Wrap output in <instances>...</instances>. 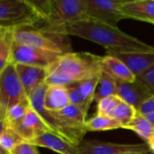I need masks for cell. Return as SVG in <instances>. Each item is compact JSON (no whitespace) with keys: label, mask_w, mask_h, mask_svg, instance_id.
I'll return each instance as SVG.
<instances>
[{"label":"cell","mask_w":154,"mask_h":154,"mask_svg":"<svg viewBox=\"0 0 154 154\" xmlns=\"http://www.w3.org/2000/svg\"><path fill=\"white\" fill-rule=\"evenodd\" d=\"M121 102V99L118 96L114 95L107 97H105L97 102V115L109 116L112 117L113 113L115 112L116 108Z\"/></svg>","instance_id":"cell-27"},{"label":"cell","mask_w":154,"mask_h":154,"mask_svg":"<svg viewBox=\"0 0 154 154\" xmlns=\"http://www.w3.org/2000/svg\"><path fill=\"white\" fill-rule=\"evenodd\" d=\"M152 94L137 79L134 82H119L117 81L116 96L120 99L138 110L140 106Z\"/></svg>","instance_id":"cell-13"},{"label":"cell","mask_w":154,"mask_h":154,"mask_svg":"<svg viewBox=\"0 0 154 154\" xmlns=\"http://www.w3.org/2000/svg\"><path fill=\"white\" fill-rule=\"evenodd\" d=\"M54 31L68 36H77L91 41L103 46L106 52L154 51L153 46L126 34L118 27H113L91 19L69 23L54 29Z\"/></svg>","instance_id":"cell-1"},{"label":"cell","mask_w":154,"mask_h":154,"mask_svg":"<svg viewBox=\"0 0 154 154\" xmlns=\"http://www.w3.org/2000/svg\"><path fill=\"white\" fill-rule=\"evenodd\" d=\"M127 130H131L137 134L143 140L147 143L150 138L154 134L153 125L150 123V121L143 115L138 113L133 122L125 127Z\"/></svg>","instance_id":"cell-25"},{"label":"cell","mask_w":154,"mask_h":154,"mask_svg":"<svg viewBox=\"0 0 154 154\" xmlns=\"http://www.w3.org/2000/svg\"><path fill=\"white\" fill-rule=\"evenodd\" d=\"M101 74L102 73L97 75L96 77H94L92 79L75 83L78 88V90L79 92L81 100H82V104H83L82 110L87 115H88V108H89L91 103L94 101L96 90H97L100 77H101Z\"/></svg>","instance_id":"cell-21"},{"label":"cell","mask_w":154,"mask_h":154,"mask_svg":"<svg viewBox=\"0 0 154 154\" xmlns=\"http://www.w3.org/2000/svg\"><path fill=\"white\" fill-rule=\"evenodd\" d=\"M150 150L145 143L122 144L99 141H83L79 146V154H122L128 152Z\"/></svg>","instance_id":"cell-10"},{"label":"cell","mask_w":154,"mask_h":154,"mask_svg":"<svg viewBox=\"0 0 154 154\" xmlns=\"http://www.w3.org/2000/svg\"><path fill=\"white\" fill-rule=\"evenodd\" d=\"M55 120L56 134L66 139L75 146L83 142L88 133L86 129L87 114L72 104L59 112H51Z\"/></svg>","instance_id":"cell-5"},{"label":"cell","mask_w":154,"mask_h":154,"mask_svg":"<svg viewBox=\"0 0 154 154\" xmlns=\"http://www.w3.org/2000/svg\"><path fill=\"white\" fill-rule=\"evenodd\" d=\"M0 154H12V153H10V152H5V153H0Z\"/></svg>","instance_id":"cell-34"},{"label":"cell","mask_w":154,"mask_h":154,"mask_svg":"<svg viewBox=\"0 0 154 154\" xmlns=\"http://www.w3.org/2000/svg\"><path fill=\"white\" fill-rule=\"evenodd\" d=\"M149 121H150V123L153 125L154 127V113H152V114H151V115H148V116H145Z\"/></svg>","instance_id":"cell-33"},{"label":"cell","mask_w":154,"mask_h":154,"mask_svg":"<svg viewBox=\"0 0 154 154\" xmlns=\"http://www.w3.org/2000/svg\"><path fill=\"white\" fill-rule=\"evenodd\" d=\"M103 57L90 52H69L59 57L47 68L45 83L69 87L102 73Z\"/></svg>","instance_id":"cell-2"},{"label":"cell","mask_w":154,"mask_h":154,"mask_svg":"<svg viewBox=\"0 0 154 154\" xmlns=\"http://www.w3.org/2000/svg\"><path fill=\"white\" fill-rule=\"evenodd\" d=\"M70 105L67 87L49 86L45 94L44 106L50 112H59Z\"/></svg>","instance_id":"cell-18"},{"label":"cell","mask_w":154,"mask_h":154,"mask_svg":"<svg viewBox=\"0 0 154 154\" xmlns=\"http://www.w3.org/2000/svg\"><path fill=\"white\" fill-rule=\"evenodd\" d=\"M138 113L141 115L146 116L148 115H151L154 113V95H152L150 97H148L138 108Z\"/></svg>","instance_id":"cell-30"},{"label":"cell","mask_w":154,"mask_h":154,"mask_svg":"<svg viewBox=\"0 0 154 154\" xmlns=\"http://www.w3.org/2000/svg\"><path fill=\"white\" fill-rule=\"evenodd\" d=\"M125 0H85L86 14L88 19L117 27L119 21L127 17L121 6Z\"/></svg>","instance_id":"cell-8"},{"label":"cell","mask_w":154,"mask_h":154,"mask_svg":"<svg viewBox=\"0 0 154 154\" xmlns=\"http://www.w3.org/2000/svg\"><path fill=\"white\" fill-rule=\"evenodd\" d=\"M32 107L29 98H26L8 109L5 116L0 121H5L13 129L15 128L25 117L29 109Z\"/></svg>","instance_id":"cell-22"},{"label":"cell","mask_w":154,"mask_h":154,"mask_svg":"<svg viewBox=\"0 0 154 154\" xmlns=\"http://www.w3.org/2000/svg\"><path fill=\"white\" fill-rule=\"evenodd\" d=\"M14 130L28 143L39 137L45 132H51L45 121L32 107L29 109L23 120L14 128Z\"/></svg>","instance_id":"cell-12"},{"label":"cell","mask_w":154,"mask_h":154,"mask_svg":"<svg viewBox=\"0 0 154 154\" xmlns=\"http://www.w3.org/2000/svg\"><path fill=\"white\" fill-rule=\"evenodd\" d=\"M102 69L119 82H134L137 79L121 60L111 55L103 56Z\"/></svg>","instance_id":"cell-17"},{"label":"cell","mask_w":154,"mask_h":154,"mask_svg":"<svg viewBox=\"0 0 154 154\" xmlns=\"http://www.w3.org/2000/svg\"><path fill=\"white\" fill-rule=\"evenodd\" d=\"M42 21V16L32 1H0V27L17 28L25 25H35Z\"/></svg>","instance_id":"cell-6"},{"label":"cell","mask_w":154,"mask_h":154,"mask_svg":"<svg viewBox=\"0 0 154 154\" xmlns=\"http://www.w3.org/2000/svg\"><path fill=\"white\" fill-rule=\"evenodd\" d=\"M146 144L149 146L150 151H152L154 153V134L150 138V140L146 143Z\"/></svg>","instance_id":"cell-31"},{"label":"cell","mask_w":154,"mask_h":154,"mask_svg":"<svg viewBox=\"0 0 154 154\" xmlns=\"http://www.w3.org/2000/svg\"><path fill=\"white\" fill-rule=\"evenodd\" d=\"M60 54L46 51L38 48L20 43L14 41L12 50L11 62L14 64H23L48 68Z\"/></svg>","instance_id":"cell-9"},{"label":"cell","mask_w":154,"mask_h":154,"mask_svg":"<svg viewBox=\"0 0 154 154\" xmlns=\"http://www.w3.org/2000/svg\"><path fill=\"white\" fill-rule=\"evenodd\" d=\"M123 128L122 125L113 117L97 115L86 122L88 132H102Z\"/></svg>","instance_id":"cell-23"},{"label":"cell","mask_w":154,"mask_h":154,"mask_svg":"<svg viewBox=\"0 0 154 154\" xmlns=\"http://www.w3.org/2000/svg\"><path fill=\"white\" fill-rule=\"evenodd\" d=\"M30 143L50 149L60 154H79L78 146L73 145L66 139L51 132H45L39 137L31 141Z\"/></svg>","instance_id":"cell-15"},{"label":"cell","mask_w":154,"mask_h":154,"mask_svg":"<svg viewBox=\"0 0 154 154\" xmlns=\"http://www.w3.org/2000/svg\"><path fill=\"white\" fill-rule=\"evenodd\" d=\"M15 69L18 74L19 79L23 85V88L27 95H29L40 85L43 84L48 76L47 68L23 65V64H14Z\"/></svg>","instance_id":"cell-14"},{"label":"cell","mask_w":154,"mask_h":154,"mask_svg":"<svg viewBox=\"0 0 154 154\" xmlns=\"http://www.w3.org/2000/svg\"><path fill=\"white\" fill-rule=\"evenodd\" d=\"M42 16L40 23L50 29L88 19L85 0H37L32 1Z\"/></svg>","instance_id":"cell-3"},{"label":"cell","mask_w":154,"mask_h":154,"mask_svg":"<svg viewBox=\"0 0 154 154\" xmlns=\"http://www.w3.org/2000/svg\"><path fill=\"white\" fill-rule=\"evenodd\" d=\"M137 114L138 111L135 107L121 100L113 113L112 117L122 125L123 129H125V127L133 122Z\"/></svg>","instance_id":"cell-26"},{"label":"cell","mask_w":154,"mask_h":154,"mask_svg":"<svg viewBox=\"0 0 154 154\" xmlns=\"http://www.w3.org/2000/svg\"><path fill=\"white\" fill-rule=\"evenodd\" d=\"M14 41L60 55L72 52L68 35L51 30L42 23L14 28Z\"/></svg>","instance_id":"cell-4"},{"label":"cell","mask_w":154,"mask_h":154,"mask_svg":"<svg viewBox=\"0 0 154 154\" xmlns=\"http://www.w3.org/2000/svg\"><path fill=\"white\" fill-rule=\"evenodd\" d=\"M121 60L136 76H142L154 66V51L149 52H106Z\"/></svg>","instance_id":"cell-11"},{"label":"cell","mask_w":154,"mask_h":154,"mask_svg":"<svg viewBox=\"0 0 154 154\" xmlns=\"http://www.w3.org/2000/svg\"><path fill=\"white\" fill-rule=\"evenodd\" d=\"M1 123L0 134V153L10 152L19 144L25 142V140L12 127H10L5 121Z\"/></svg>","instance_id":"cell-20"},{"label":"cell","mask_w":154,"mask_h":154,"mask_svg":"<svg viewBox=\"0 0 154 154\" xmlns=\"http://www.w3.org/2000/svg\"><path fill=\"white\" fill-rule=\"evenodd\" d=\"M116 92H117V81L114 78H112L109 74H107L103 70L96 90L94 101L97 103L98 101H100L105 97L116 95Z\"/></svg>","instance_id":"cell-24"},{"label":"cell","mask_w":154,"mask_h":154,"mask_svg":"<svg viewBox=\"0 0 154 154\" xmlns=\"http://www.w3.org/2000/svg\"><path fill=\"white\" fill-rule=\"evenodd\" d=\"M150 150H146V151H138V152H128L122 154H148Z\"/></svg>","instance_id":"cell-32"},{"label":"cell","mask_w":154,"mask_h":154,"mask_svg":"<svg viewBox=\"0 0 154 154\" xmlns=\"http://www.w3.org/2000/svg\"><path fill=\"white\" fill-rule=\"evenodd\" d=\"M139 82H141L147 89L154 95V66L150 69L147 72L143 74L142 76L136 79Z\"/></svg>","instance_id":"cell-28"},{"label":"cell","mask_w":154,"mask_h":154,"mask_svg":"<svg viewBox=\"0 0 154 154\" xmlns=\"http://www.w3.org/2000/svg\"><path fill=\"white\" fill-rule=\"evenodd\" d=\"M28 98L15 69L10 62L0 71V120L5 116L10 107Z\"/></svg>","instance_id":"cell-7"},{"label":"cell","mask_w":154,"mask_h":154,"mask_svg":"<svg viewBox=\"0 0 154 154\" xmlns=\"http://www.w3.org/2000/svg\"><path fill=\"white\" fill-rule=\"evenodd\" d=\"M121 10L127 18L154 24V0H125Z\"/></svg>","instance_id":"cell-16"},{"label":"cell","mask_w":154,"mask_h":154,"mask_svg":"<svg viewBox=\"0 0 154 154\" xmlns=\"http://www.w3.org/2000/svg\"><path fill=\"white\" fill-rule=\"evenodd\" d=\"M12 154H40L38 150H37V146L28 143V142H24L19 145H17L12 152Z\"/></svg>","instance_id":"cell-29"},{"label":"cell","mask_w":154,"mask_h":154,"mask_svg":"<svg viewBox=\"0 0 154 154\" xmlns=\"http://www.w3.org/2000/svg\"><path fill=\"white\" fill-rule=\"evenodd\" d=\"M14 42V28L0 27V71L10 62Z\"/></svg>","instance_id":"cell-19"}]
</instances>
